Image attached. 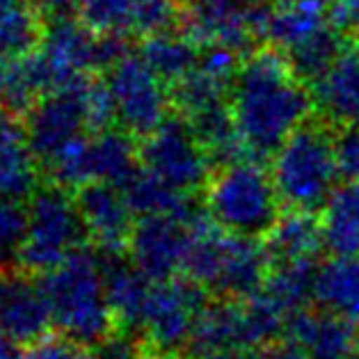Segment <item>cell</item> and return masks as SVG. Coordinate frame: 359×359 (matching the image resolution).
I'll list each match as a JSON object with an SVG mask.
<instances>
[{"label": "cell", "instance_id": "cell-28", "mask_svg": "<svg viewBox=\"0 0 359 359\" xmlns=\"http://www.w3.org/2000/svg\"><path fill=\"white\" fill-rule=\"evenodd\" d=\"M183 7L179 0H135L130 34L151 37L165 30H174L181 23Z\"/></svg>", "mask_w": 359, "mask_h": 359}, {"label": "cell", "instance_id": "cell-32", "mask_svg": "<svg viewBox=\"0 0 359 359\" xmlns=\"http://www.w3.org/2000/svg\"><path fill=\"white\" fill-rule=\"evenodd\" d=\"M330 19L346 37L359 39V0H330Z\"/></svg>", "mask_w": 359, "mask_h": 359}, {"label": "cell", "instance_id": "cell-12", "mask_svg": "<svg viewBox=\"0 0 359 359\" xmlns=\"http://www.w3.org/2000/svg\"><path fill=\"white\" fill-rule=\"evenodd\" d=\"M211 217L147 215L137 217L128 241V257L151 282H168L186 270V261L197 229Z\"/></svg>", "mask_w": 359, "mask_h": 359}, {"label": "cell", "instance_id": "cell-2", "mask_svg": "<svg viewBox=\"0 0 359 359\" xmlns=\"http://www.w3.org/2000/svg\"><path fill=\"white\" fill-rule=\"evenodd\" d=\"M112 106L101 81H85L43 96L25 115L32 151L50 179L65 172L94 133L112 124Z\"/></svg>", "mask_w": 359, "mask_h": 359}, {"label": "cell", "instance_id": "cell-24", "mask_svg": "<svg viewBox=\"0 0 359 359\" xmlns=\"http://www.w3.org/2000/svg\"><path fill=\"white\" fill-rule=\"evenodd\" d=\"M140 53L170 85L188 76L199 62L201 46L183 30H165L144 37Z\"/></svg>", "mask_w": 359, "mask_h": 359}, {"label": "cell", "instance_id": "cell-22", "mask_svg": "<svg viewBox=\"0 0 359 359\" xmlns=\"http://www.w3.org/2000/svg\"><path fill=\"white\" fill-rule=\"evenodd\" d=\"M323 245L332 257H359V181H346L320 213Z\"/></svg>", "mask_w": 359, "mask_h": 359}, {"label": "cell", "instance_id": "cell-19", "mask_svg": "<svg viewBox=\"0 0 359 359\" xmlns=\"http://www.w3.org/2000/svg\"><path fill=\"white\" fill-rule=\"evenodd\" d=\"M135 140L137 137L119 126H108L94 133L87 142L83 158V186L92 181H103L124 188L142 168Z\"/></svg>", "mask_w": 359, "mask_h": 359}, {"label": "cell", "instance_id": "cell-26", "mask_svg": "<svg viewBox=\"0 0 359 359\" xmlns=\"http://www.w3.org/2000/svg\"><path fill=\"white\" fill-rule=\"evenodd\" d=\"M135 0H76V14L99 34H130Z\"/></svg>", "mask_w": 359, "mask_h": 359}, {"label": "cell", "instance_id": "cell-1", "mask_svg": "<svg viewBox=\"0 0 359 359\" xmlns=\"http://www.w3.org/2000/svg\"><path fill=\"white\" fill-rule=\"evenodd\" d=\"M229 110L245 154L254 161H268L313 115V99L309 85L279 50L257 48L236 69Z\"/></svg>", "mask_w": 359, "mask_h": 359}, {"label": "cell", "instance_id": "cell-3", "mask_svg": "<svg viewBox=\"0 0 359 359\" xmlns=\"http://www.w3.org/2000/svg\"><path fill=\"white\" fill-rule=\"evenodd\" d=\"M53 327L65 339L94 348L117 327L99 252L85 248L41 275Z\"/></svg>", "mask_w": 359, "mask_h": 359}, {"label": "cell", "instance_id": "cell-36", "mask_svg": "<svg viewBox=\"0 0 359 359\" xmlns=\"http://www.w3.org/2000/svg\"><path fill=\"white\" fill-rule=\"evenodd\" d=\"M195 359H231V357H226V355H215V357H195Z\"/></svg>", "mask_w": 359, "mask_h": 359}, {"label": "cell", "instance_id": "cell-4", "mask_svg": "<svg viewBox=\"0 0 359 359\" xmlns=\"http://www.w3.org/2000/svg\"><path fill=\"white\" fill-rule=\"evenodd\" d=\"M270 174L286 211L320 215L339 190L334 126L309 117L275 151Z\"/></svg>", "mask_w": 359, "mask_h": 359}, {"label": "cell", "instance_id": "cell-7", "mask_svg": "<svg viewBox=\"0 0 359 359\" xmlns=\"http://www.w3.org/2000/svg\"><path fill=\"white\" fill-rule=\"evenodd\" d=\"M25 211L28 226L19 266L34 275H43L65 264L83 250L85 241H90L76 195H69L65 186L53 181L37 186L25 201Z\"/></svg>", "mask_w": 359, "mask_h": 359}, {"label": "cell", "instance_id": "cell-23", "mask_svg": "<svg viewBox=\"0 0 359 359\" xmlns=\"http://www.w3.org/2000/svg\"><path fill=\"white\" fill-rule=\"evenodd\" d=\"M46 94H50V87L34 50L0 62V106L5 110L28 115V110Z\"/></svg>", "mask_w": 359, "mask_h": 359}, {"label": "cell", "instance_id": "cell-20", "mask_svg": "<svg viewBox=\"0 0 359 359\" xmlns=\"http://www.w3.org/2000/svg\"><path fill=\"white\" fill-rule=\"evenodd\" d=\"M264 245L273 264H291V261H318L323 245L320 215L284 211L282 220L270 231Z\"/></svg>", "mask_w": 359, "mask_h": 359}, {"label": "cell", "instance_id": "cell-38", "mask_svg": "<svg viewBox=\"0 0 359 359\" xmlns=\"http://www.w3.org/2000/svg\"><path fill=\"white\" fill-rule=\"evenodd\" d=\"M147 359H151V357H147ZM154 359H156V357H154Z\"/></svg>", "mask_w": 359, "mask_h": 359}, {"label": "cell", "instance_id": "cell-31", "mask_svg": "<svg viewBox=\"0 0 359 359\" xmlns=\"http://www.w3.org/2000/svg\"><path fill=\"white\" fill-rule=\"evenodd\" d=\"M21 359H92V353L69 339H43L41 344L25 348Z\"/></svg>", "mask_w": 359, "mask_h": 359}, {"label": "cell", "instance_id": "cell-21", "mask_svg": "<svg viewBox=\"0 0 359 359\" xmlns=\"http://www.w3.org/2000/svg\"><path fill=\"white\" fill-rule=\"evenodd\" d=\"M313 302L359 323V257H332L318 266Z\"/></svg>", "mask_w": 359, "mask_h": 359}, {"label": "cell", "instance_id": "cell-18", "mask_svg": "<svg viewBox=\"0 0 359 359\" xmlns=\"http://www.w3.org/2000/svg\"><path fill=\"white\" fill-rule=\"evenodd\" d=\"M99 254H101L103 275H106L108 295H110L112 313H115L117 330L140 337V325H142L144 306L154 282L140 273L133 261H130V257H124V252H99Z\"/></svg>", "mask_w": 359, "mask_h": 359}, {"label": "cell", "instance_id": "cell-11", "mask_svg": "<svg viewBox=\"0 0 359 359\" xmlns=\"http://www.w3.org/2000/svg\"><path fill=\"white\" fill-rule=\"evenodd\" d=\"M275 0H190L183 7L181 25L199 46L217 43L245 53L264 37Z\"/></svg>", "mask_w": 359, "mask_h": 359}, {"label": "cell", "instance_id": "cell-37", "mask_svg": "<svg viewBox=\"0 0 359 359\" xmlns=\"http://www.w3.org/2000/svg\"><path fill=\"white\" fill-rule=\"evenodd\" d=\"M353 359H359V346H357V350H355V355H353Z\"/></svg>", "mask_w": 359, "mask_h": 359}, {"label": "cell", "instance_id": "cell-17", "mask_svg": "<svg viewBox=\"0 0 359 359\" xmlns=\"http://www.w3.org/2000/svg\"><path fill=\"white\" fill-rule=\"evenodd\" d=\"M39 161L19 115L0 108V197L25 199L37 190Z\"/></svg>", "mask_w": 359, "mask_h": 359}, {"label": "cell", "instance_id": "cell-34", "mask_svg": "<svg viewBox=\"0 0 359 359\" xmlns=\"http://www.w3.org/2000/svg\"><path fill=\"white\" fill-rule=\"evenodd\" d=\"M28 3L37 10L41 19H46V21L72 16L76 12V0H28Z\"/></svg>", "mask_w": 359, "mask_h": 359}, {"label": "cell", "instance_id": "cell-14", "mask_svg": "<svg viewBox=\"0 0 359 359\" xmlns=\"http://www.w3.org/2000/svg\"><path fill=\"white\" fill-rule=\"evenodd\" d=\"M76 201L81 208L87 238L96 245V250L124 252V248H128L137 215L130 208L124 190L112 183L92 181L76 188Z\"/></svg>", "mask_w": 359, "mask_h": 359}, {"label": "cell", "instance_id": "cell-27", "mask_svg": "<svg viewBox=\"0 0 359 359\" xmlns=\"http://www.w3.org/2000/svg\"><path fill=\"white\" fill-rule=\"evenodd\" d=\"M25 226H28V211L23 199L0 197V270L19 264Z\"/></svg>", "mask_w": 359, "mask_h": 359}, {"label": "cell", "instance_id": "cell-29", "mask_svg": "<svg viewBox=\"0 0 359 359\" xmlns=\"http://www.w3.org/2000/svg\"><path fill=\"white\" fill-rule=\"evenodd\" d=\"M334 147H337L341 179L359 181V124L337 128Z\"/></svg>", "mask_w": 359, "mask_h": 359}, {"label": "cell", "instance_id": "cell-10", "mask_svg": "<svg viewBox=\"0 0 359 359\" xmlns=\"http://www.w3.org/2000/svg\"><path fill=\"white\" fill-rule=\"evenodd\" d=\"M140 163L156 179L186 195H197L204 190L215 170L190 121L177 112L165 119L151 135L142 137Z\"/></svg>", "mask_w": 359, "mask_h": 359}, {"label": "cell", "instance_id": "cell-35", "mask_svg": "<svg viewBox=\"0 0 359 359\" xmlns=\"http://www.w3.org/2000/svg\"><path fill=\"white\" fill-rule=\"evenodd\" d=\"M0 359H21V348L0 327Z\"/></svg>", "mask_w": 359, "mask_h": 359}, {"label": "cell", "instance_id": "cell-30", "mask_svg": "<svg viewBox=\"0 0 359 359\" xmlns=\"http://www.w3.org/2000/svg\"><path fill=\"white\" fill-rule=\"evenodd\" d=\"M92 359H147V350L140 337L117 330L94 346Z\"/></svg>", "mask_w": 359, "mask_h": 359}, {"label": "cell", "instance_id": "cell-16", "mask_svg": "<svg viewBox=\"0 0 359 359\" xmlns=\"http://www.w3.org/2000/svg\"><path fill=\"white\" fill-rule=\"evenodd\" d=\"M309 90L313 112L330 126L359 124V48H346Z\"/></svg>", "mask_w": 359, "mask_h": 359}, {"label": "cell", "instance_id": "cell-8", "mask_svg": "<svg viewBox=\"0 0 359 359\" xmlns=\"http://www.w3.org/2000/svg\"><path fill=\"white\" fill-rule=\"evenodd\" d=\"M112 119L133 137H147L174 115L172 85L154 72L142 53L128 50L103 74Z\"/></svg>", "mask_w": 359, "mask_h": 359}, {"label": "cell", "instance_id": "cell-9", "mask_svg": "<svg viewBox=\"0 0 359 359\" xmlns=\"http://www.w3.org/2000/svg\"><path fill=\"white\" fill-rule=\"evenodd\" d=\"M208 302L211 293L186 275L168 282H154L140 325V341L147 357H186L192 332Z\"/></svg>", "mask_w": 359, "mask_h": 359}, {"label": "cell", "instance_id": "cell-15", "mask_svg": "<svg viewBox=\"0 0 359 359\" xmlns=\"http://www.w3.org/2000/svg\"><path fill=\"white\" fill-rule=\"evenodd\" d=\"M284 339L302 359H353L359 346V323L320 306L293 313Z\"/></svg>", "mask_w": 359, "mask_h": 359}, {"label": "cell", "instance_id": "cell-6", "mask_svg": "<svg viewBox=\"0 0 359 359\" xmlns=\"http://www.w3.org/2000/svg\"><path fill=\"white\" fill-rule=\"evenodd\" d=\"M270 266L261 241L226 233L208 220L195 233L183 275L220 300H250L261 293Z\"/></svg>", "mask_w": 359, "mask_h": 359}, {"label": "cell", "instance_id": "cell-25", "mask_svg": "<svg viewBox=\"0 0 359 359\" xmlns=\"http://www.w3.org/2000/svg\"><path fill=\"white\" fill-rule=\"evenodd\" d=\"M43 25L28 0H0V62L32 53Z\"/></svg>", "mask_w": 359, "mask_h": 359}, {"label": "cell", "instance_id": "cell-33", "mask_svg": "<svg viewBox=\"0 0 359 359\" xmlns=\"http://www.w3.org/2000/svg\"><path fill=\"white\" fill-rule=\"evenodd\" d=\"M241 359H302L288 341H270V344L245 350Z\"/></svg>", "mask_w": 359, "mask_h": 359}, {"label": "cell", "instance_id": "cell-5", "mask_svg": "<svg viewBox=\"0 0 359 359\" xmlns=\"http://www.w3.org/2000/svg\"><path fill=\"white\" fill-rule=\"evenodd\" d=\"M201 195L217 229L243 238L264 241L286 211L273 174L254 158L215 168Z\"/></svg>", "mask_w": 359, "mask_h": 359}, {"label": "cell", "instance_id": "cell-13", "mask_svg": "<svg viewBox=\"0 0 359 359\" xmlns=\"http://www.w3.org/2000/svg\"><path fill=\"white\" fill-rule=\"evenodd\" d=\"M0 327L19 348H32L48 339L53 316L41 277L25 268L0 270Z\"/></svg>", "mask_w": 359, "mask_h": 359}]
</instances>
